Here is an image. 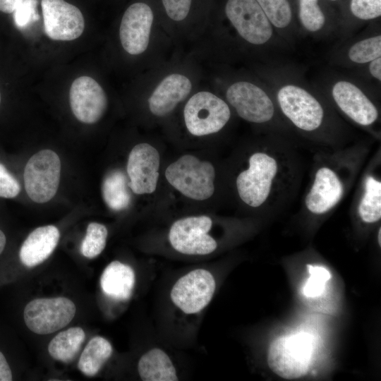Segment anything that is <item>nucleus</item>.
Listing matches in <instances>:
<instances>
[{"mask_svg":"<svg viewBox=\"0 0 381 381\" xmlns=\"http://www.w3.org/2000/svg\"><path fill=\"white\" fill-rule=\"evenodd\" d=\"M75 312L74 303L68 298H41L25 306L23 318L26 326L32 332L47 334L67 326Z\"/></svg>","mask_w":381,"mask_h":381,"instance_id":"9d476101","label":"nucleus"},{"mask_svg":"<svg viewBox=\"0 0 381 381\" xmlns=\"http://www.w3.org/2000/svg\"><path fill=\"white\" fill-rule=\"evenodd\" d=\"M216 288L210 272L196 269L179 278L171 291L172 302L186 314L203 310L210 302Z\"/></svg>","mask_w":381,"mask_h":381,"instance_id":"4468645a","label":"nucleus"},{"mask_svg":"<svg viewBox=\"0 0 381 381\" xmlns=\"http://www.w3.org/2000/svg\"><path fill=\"white\" fill-rule=\"evenodd\" d=\"M358 214L366 223H374L381 218V182L373 176L365 180V193L359 203Z\"/></svg>","mask_w":381,"mask_h":381,"instance_id":"a878e982","label":"nucleus"},{"mask_svg":"<svg viewBox=\"0 0 381 381\" xmlns=\"http://www.w3.org/2000/svg\"><path fill=\"white\" fill-rule=\"evenodd\" d=\"M44 32L54 40L71 41L83 32L85 20L80 9L64 0H42Z\"/></svg>","mask_w":381,"mask_h":381,"instance_id":"2eb2a0df","label":"nucleus"},{"mask_svg":"<svg viewBox=\"0 0 381 381\" xmlns=\"http://www.w3.org/2000/svg\"><path fill=\"white\" fill-rule=\"evenodd\" d=\"M352 14L361 20H372L381 15V0H351Z\"/></svg>","mask_w":381,"mask_h":381,"instance_id":"473e14b6","label":"nucleus"},{"mask_svg":"<svg viewBox=\"0 0 381 381\" xmlns=\"http://www.w3.org/2000/svg\"><path fill=\"white\" fill-rule=\"evenodd\" d=\"M118 38L125 54L139 62L142 73L178 51L162 25L156 0H135L128 5L120 20Z\"/></svg>","mask_w":381,"mask_h":381,"instance_id":"f03ea898","label":"nucleus"},{"mask_svg":"<svg viewBox=\"0 0 381 381\" xmlns=\"http://www.w3.org/2000/svg\"><path fill=\"white\" fill-rule=\"evenodd\" d=\"M298 16L303 26L309 32L320 30L325 22L318 0H299Z\"/></svg>","mask_w":381,"mask_h":381,"instance_id":"c756f323","label":"nucleus"},{"mask_svg":"<svg viewBox=\"0 0 381 381\" xmlns=\"http://www.w3.org/2000/svg\"><path fill=\"white\" fill-rule=\"evenodd\" d=\"M112 352L111 343L102 337L96 336L89 341L83 349L78 368L85 375L95 376L111 357Z\"/></svg>","mask_w":381,"mask_h":381,"instance_id":"393cba45","label":"nucleus"},{"mask_svg":"<svg viewBox=\"0 0 381 381\" xmlns=\"http://www.w3.org/2000/svg\"><path fill=\"white\" fill-rule=\"evenodd\" d=\"M206 78L204 66L190 52L178 50L167 61L143 73L138 89L150 115L172 114Z\"/></svg>","mask_w":381,"mask_h":381,"instance_id":"f257e3e1","label":"nucleus"},{"mask_svg":"<svg viewBox=\"0 0 381 381\" xmlns=\"http://www.w3.org/2000/svg\"><path fill=\"white\" fill-rule=\"evenodd\" d=\"M107 234L104 225L97 222L89 224L80 246L82 255L87 258L99 255L105 248Z\"/></svg>","mask_w":381,"mask_h":381,"instance_id":"bb28decb","label":"nucleus"},{"mask_svg":"<svg viewBox=\"0 0 381 381\" xmlns=\"http://www.w3.org/2000/svg\"><path fill=\"white\" fill-rule=\"evenodd\" d=\"M206 69V81L216 91H222L224 99L243 120L255 123H266L274 114V107L267 93L256 83L247 78H231L221 68Z\"/></svg>","mask_w":381,"mask_h":381,"instance_id":"20e7f679","label":"nucleus"},{"mask_svg":"<svg viewBox=\"0 0 381 381\" xmlns=\"http://www.w3.org/2000/svg\"><path fill=\"white\" fill-rule=\"evenodd\" d=\"M138 371L144 381H176V370L169 356L162 349L154 348L144 353L138 363Z\"/></svg>","mask_w":381,"mask_h":381,"instance_id":"4be33fe9","label":"nucleus"},{"mask_svg":"<svg viewBox=\"0 0 381 381\" xmlns=\"http://www.w3.org/2000/svg\"><path fill=\"white\" fill-rule=\"evenodd\" d=\"M128 182L123 172L114 169L107 173L102 181V193L106 205L111 210L121 211L131 203Z\"/></svg>","mask_w":381,"mask_h":381,"instance_id":"b1692460","label":"nucleus"},{"mask_svg":"<svg viewBox=\"0 0 381 381\" xmlns=\"http://www.w3.org/2000/svg\"><path fill=\"white\" fill-rule=\"evenodd\" d=\"M277 172L274 158L264 152H255L249 159V167L236 179L241 199L248 205L258 207L268 198L273 179Z\"/></svg>","mask_w":381,"mask_h":381,"instance_id":"9b49d317","label":"nucleus"},{"mask_svg":"<svg viewBox=\"0 0 381 381\" xmlns=\"http://www.w3.org/2000/svg\"><path fill=\"white\" fill-rule=\"evenodd\" d=\"M23 0H0V11L4 13H13Z\"/></svg>","mask_w":381,"mask_h":381,"instance_id":"c9c22d12","label":"nucleus"},{"mask_svg":"<svg viewBox=\"0 0 381 381\" xmlns=\"http://www.w3.org/2000/svg\"><path fill=\"white\" fill-rule=\"evenodd\" d=\"M270 23L277 28L287 27L292 19V11L287 0H256Z\"/></svg>","mask_w":381,"mask_h":381,"instance_id":"cd10ccee","label":"nucleus"},{"mask_svg":"<svg viewBox=\"0 0 381 381\" xmlns=\"http://www.w3.org/2000/svg\"><path fill=\"white\" fill-rule=\"evenodd\" d=\"M20 189L18 180L0 163V198H15Z\"/></svg>","mask_w":381,"mask_h":381,"instance_id":"72a5a7b5","label":"nucleus"},{"mask_svg":"<svg viewBox=\"0 0 381 381\" xmlns=\"http://www.w3.org/2000/svg\"><path fill=\"white\" fill-rule=\"evenodd\" d=\"M212 224V219L205 215L179 219L169 230V242L176 251L183 254H210L217 246L216 241L208 234Z\"/></svg>","mask_w":381,"mask_h":381,"instance_id":"ddd939ff","label":"nucleus"},{"mask_svg":"<svg viewBox=\"0 0 381 381\" xmlns=\"http://www.w3.org/2000/svg\"><path fill=\"white\" fill-rule=\"evenodd\" d=\"M165 176L174 188L193 200L208 199L214 191L213 165L191 155H183L169 165Z\"/></svg>","mask_w":381,"mask_h":381,"instance_id":"0eeeda50","label":"nucleus"},{"mask_svg":"<svg viewBox=\"0 0 381 381\" xmlns=\"http://www.w3.org/2000/svg\"><path fill=\"white\" fill-rule=\"evenodd\" d=\"M344 193V186L336 173L327 167L319 169L305 200L308 210L320 214L336 205Z\"/></svg>","mask_w":381,"mask_h":381,"instance_id":"6ab92c4d","label":"nucleus"},{"mask_svg":"<svg viewBox=\"0 0 381 381\" xmlns=\"http://www.w3.org/2000/svg\"><path fill=\"white\" fill-rule=\"evenodd\" d=\"M6 243V238L4 233L0 229V255L4 250Z\"/></svg>","mask_w":381,"mask_h":381,"instance_id":"4c0bfd02","label":"nucleus"},{"mask_svg":"<svg viewBox=\"0 0 381 381\" xmlns=\"http://www.w3.org/2000/svg\"><path fill=\"white\" fill-rule=\"evenodd\" d=\"M277 100L284 114L298 128L313 131L321 125L324 111L318 100L300 86L287 84L278 90Z\"/></svg>","mask_w":381,"mask_h":381,"instance_id":"f8f14e48","label":"nucleus"},{"mask_svg":"<svg viewBox=\"0 0 381 381\" xmlns=\"http://www.w3.org/2000/svg\"><path fill=\"white\" fill-rule=\"evenodd\" d=\"M377 238H378L379 245L380 246L381 245V229H379Z\"/></svg>","mask_w":381,"mask_h":381,"instance_id":"58836bf2","label":"nucleus"},{"mask_svg":"<svg viewBox=\"0 0 381 381\" xmlns=\"http://www.w3.org/2000/svg\"><path fill=\"white\" fill-rule=\"evenodd\" d=\"M160 157L155 147L142 143L131 150L127 162L128 187L135 194L152 193L157 188Z\"/></svg>","mask_w":381,"mask_h":381,"instance_id":"f3484780","label":"nucleus"},{"mask_svg":"<svg viewBox=\"0 0 381 381\" xmlns=\"http://www.w3.org/2000/svg\"><path fill=\"white\" fill-rule=\"evenodd\" d=\"M331 1H337V0H331Z\"/></svg>","mask_w":381,"mask_h":381,"instance_id":"ea45409f","label":"nucleus"},{"mask_svg":"<svg viewBox=\"0 0 381 381\" xmlns=\"http://www.w3.org/2000/svg\"><path fill=\"white\" fill-rule=\"evenodd\" d=\"M349 59L356 64H366L381 56V36L363 39L353 44L348 52Z\"/></svg>","mask_w":381,"mask_h":381,"instance_id":"c85d7f7f","label":"nucleus"},{"mask_svg":"<svg viewBox=\"0 0 381 381\" xmlns=\"http://www.w3.org/2000/svg\"><path fill=\"white\" fill-rule=\"evenodd\" d=\"M69 99L75 118L87 124L100 120L108 106V98L104 88L95 79L85 75L73 82Z\"/></svg>","mask_w":381,"mask_h":381,"instance_id":"dca6fc26","label":"nucleus"},{"mask_svg":"<svg viewBox=\"0 0 381 381\" xmlns=\"http://www.w3.org/2000/svg\"><path fill=\"white\" fill-rule=\"evenodd\" d=\"M183 119L188 132L196 137L219 132L229 121L226 100L205 80L183 103Z\"/></svg>","mask_w":381,"mask_h":381,"instance_id":"39448f33","label":"nucleus"},{"mask_svg":"<svg viewBox=\"0 0 381 381\" xmlns=\"http://www.w3.org/2000/svg\"><path fill=\"white\" fill-rule=\"evenodd\" d=\"M332 94L339 109L356 123L366 126L377 120V108L353 83L339 80L333 85Z\"/></svg>","mask_w":381,"mask_h":381,"instance_id":"a211bd4d","label":"nucleus"},{"mask_svg":"<svg viewBox=\"0 0 381 381\" xmlns=\"http://www.w3.org/2000/svg\"><path fill=\"white\" fill-rule=\"evenodd\" d=\"M12 380L11 368L4 355L0 351V381H11Z\"/></svg>","mask_w":381,"mask_h":381,"instance_id":"f704fd0d","label":"nucleus"},{"mask_svg":"<svg viewBox=\"0 0 381 381\" xmlns=\"http://www.w3.org/2000/svg\"><path fill=\"white\" fill-rule=\"evenodd\" d=\"M222 13L241 44L260 47L272 36V24L256 0H225Z\"/></svg>","mask_w":381,"mask_h":381,"instance_id":"423d86ee","label":"nucleus"},{"mask_svg":"<svg viewBox=\"0 0 381 381\" xmlns=\"http://www.w3.org/2000/svg\"><path fill=\"white\" fill-rule=\"evenodd\" d=\"M85 339L84 330L79 327H70L58 333L49 342L50 356L62 363H70L77 356Z\"/></svg>","mask_w":381,"mask_h":381,"instance_id":"5701e85b","label":"nucleus"},{"mask_svg":"<svg viewBox=\"0 0 381 381\" xmlns=\"http://www.w3.org/2000/svg\"><path fill=\"white\" fill-rule=\"evenodd\" d=\"M369 71L373 78L379 81L381 80V57L370 62Z\"/></svg>","mask_w":381,"mask_h":381,"instance_id":"e433bc0d","label":"nucleus"},{"mask_svg":"<svg viewBox=\"0 0 381 381\" xmlns=\"http://www.w3.org/2000/svg\"><path fill=\"white\" fill-rule=\"evenodd\" d=\"M60 232L53 225L40 226L24 241L19 251L21 262L28 267L37 266L46 260L56 248Z\"/></svg>","mask_w":381,"mask_h":381,"instance_id":"aec40b11","label":"nucleus"},{"mask_svg":"<svg viewBox=\"0 0 381 381\" xmlns=\"http://www.w3.org/2000/svg\"><path fill=\"white\" fill-rule=\"evenodd\" d=\"M307 267L310 276L305 284L303 293L307 297L320 296L325 289L326 282L331 278V274L323 267L310 265H308Z\"/></svg>","mask_w":381,"mask_h":381,"instance_id":"7c9ffc66","label":"nucleus"},{"mask_svg":"<svg viewBox=\"0 0 381 381\" xmlns=\"http://www.w3.org/2000/svg\"><path fill=\"white\" fill-rule=\"evenodd\" d=\"M37 0H23L22 4L13 13L15 25L20 30L25 29L32 23L39 20L40 16L36 11Z\"/></svg>","mask_w":381,"mask_h":381,"instance_id":"2f4dec72","label":"nucleus"},{"mask_svg":"<svg viewBox=\"0 0 381 381\" xmlns=\"http://www.w3.org/2000/svg\"><path fill=\"white\" fill-rule=\"evenodd\" d=\"M218 0H156L162 25L178 50L188 52L205 31Z\"/></svg>","mask_w":381,"mask_h":381,"instance_id":"7ed1b4c3","label":"nucleus"},{"mask_svg":"<svg viewBox=\"0 0 381 381\" xmlns=\"http://www.w3.org/2000/svg\"><path fill=\"white\" fill-rule=\"evenodd\" d=\"M135 282L134 270L119 261H113L104 270L100 286L107 296L118 301H126L132 295Z\"/></svg>","mask_w":381,"mask_h":381,"instance_id":"412c9836","label":"nucleus"},{"mask_svg":"<svg viewBox=\"0 0 381 381\" xmlns=\"http://www.w3.org/2000/svg\"><path fill=\"white\" fill-rule=\"evenodd\" d=\"M312 351L308 335L282 336L270 344L267 363L280 377L288 380L299 378L309 370Z\"/></svg>","mask_w":381,"mask_h":381,"instance_id":"6e6552de","label":"nucleus"},{"mask_svg":"<svg viewBox=\"0 0 381 381\" xmlns=\"http://www.w3.org/2000/svg\"><path fill=\"white\" fill-rule=\"evenodd\" d=\"M61 161L51 150L33 155L24 169V184L29 198L35 202L44 203L56 195L60 181Z\"/></svg>","mask_w":381,"mask_h":381,"instance_id":"1a4fd4ad","label":"nucleus"}]
</instances>
